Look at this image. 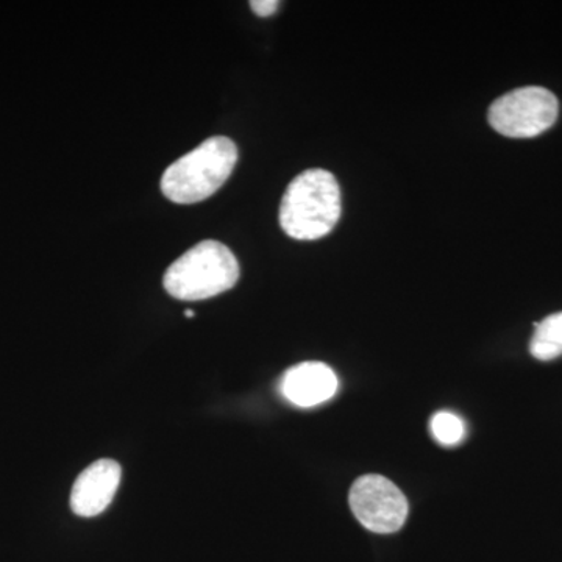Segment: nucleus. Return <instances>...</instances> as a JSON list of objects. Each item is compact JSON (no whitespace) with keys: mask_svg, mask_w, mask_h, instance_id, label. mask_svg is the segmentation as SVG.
Here are the masks:
<instances>
[{"mask_svg":"<svg viewBox=\"0 0 562 562\" xmlns=\"http://www.w3.org/2000/svg\"><path fill=\"white\" fill-rule=\"evenodd\" d=\"M122 469L116 461L99 460L80 473L70 492V509L80 517L105 512L121 484Z\"/></svg>","mask_w":562,"mask_h":562,"instance_id":"423d86ee","label":"nucleus"},{"mask_svg":"<svg viewBox=\"0 0 562 562\" xmlns=\"http://www.w3.org/2000/svg\"><path fill=\"white\" fill-rule=\"evenodd\" d=\"M560 103L552 91L525 87L492 103L487 120L495 132L508 138H535L557 122Z\"/></svg>","mask_w":562,"mask_h":562,"instance_id":"20e7f679","label":"nucleus"},{"mask_svg":"<svg viewBox=\"0 0 562 562\" xmlns=\"http://www.w3.org/2000/svg\"><path fill=\"white\" fill-rule=\"evenodd\" d=\"M349 503L358 522L369 531L391 535L401 530L408 517L403 492L382 475H364L351 486Z\"/></svg>","mask_w":562,"mask_h":562,"instance_id":"39448f33","label":"nucleus"},{"mask_svg":"<svg viewBox=\"0 0 562 562\" xmlns=\"http://www.w3.org/2000/svg\"><path fill=\"white\" fill-rule=\"evenodd\" d=\"M430 427L436 441L441 442L442 446H457L464 439V422L457 414L449 412L435 414Z\"/></svg>","mask_w":562,"mask_h":562,"instance_id":"1a4fd4ad","label":"nucleus"},{"mask_svg":"<svg viewBox=\"0 0 562 562\" xmlns=\"http://www.w3.org/2000/svg\"><path fill=\"white\" fill-rule=\"evenodd\" d=\"M238 162V149L227 136L203 140L162 173L161 191L169 201L192 205L221 190Z\"/></svg>","mask_w":562,"mask_h":562,"instance_id":"f03ea898","label":"nucleus"},{"mask_svg":"<svg viewBox=\"0 0 562 562\" xmlns=\"http://www.w3.org/2000/svg\"><path fill=\"white\" fill-rule=\"evenodd\" d=\"M338 387L336 373L319 361H306L288 369L280 382L284 398L301 408H313L330 401Z\"/></svg>","mask_w":562,"mask_h":562,"instance_id":"0eeeda50","label":"nucleus"},{"mask_svg":"<svg viewBox=\"0 0 562 562\" xmlns=\"http://www.w3.org/2000/svg\"><path fill=\"white\" fill-rule=\"evenodd\" d=\"M184 316L194 317V312H192V310H187V312H184Z\"/></svg>","mask_w":562,"mask_h":562,"instance_id":"9b49d317","label":"nucleus"},{"mask_svg":"<svg viewBox=\"0 0 562 562\" xmlns=\"http://www.w3.org/2000/svg\"><path fill=\"white\" fill-rule=\"evenodd\" d=\"M341 217L338 180L325 169H306L295 177L280 205V225L297 241H316L336 227Z\"/></svg>","mask_w":562,"mask_h":562,"instance_id":"f257e3e1","label":"nucleus"},{"mask_svg":"<svg viewBox=\"0 0 562 562\" xmlns=\"http://www.w3.org/2000/svg\"><path fill=\"white\" fill-rule=\"evenodd\" d=\"M280 3L277 0H251L250 9L257 16L269 18L279 10Z\"/></svg>","mask_w":562,"mask_h":562,"instance_id":"9d476101","label":"nucleus"},{"mask_svg":"<svg viewBox=\"0 0 562 562\" xmlns=\"http://www.w3.org/2000/svg\"><path fill=\"white\" fill-rule=\"evenodd\" d=\"M530 342L532 357L539 361H550L562 355V313L552 314L539 324Z\"/></svg>","mask_w":562,"mask_h":562,"instance_id":"6e6552de","label":"nucleus"},{"mask_svg":"<svg viewBox=\"0 0 562 562\" xmlns=\"http://www.w3.org/2000/svg\"><path fill=\"white\" fill-rule=\"evenodd\" d=\"M239 280L233 251L217 241L195 244L165 273V290L179 301L195 302L231 291Z\"/></svg>","mask_w":562,"mask_h":562,"instance_id":"7ed1b4c3","label":"nucleus"}]
</instances>
